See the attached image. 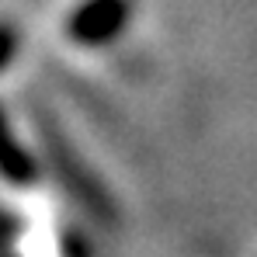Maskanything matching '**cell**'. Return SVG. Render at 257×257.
<instances>
[{
    "instance_id": "6da1fadb",
    "label": "cell",
    "mask_w": 257,
    "mask_h": 257,
    "mask_svg": "<svg viewBox=\"0 0 257 257\" xmlns=\"http://www.w3.org/2000/svg\"><path fill=\"white\" fill-rule=\"evenodd\" d=\"M136 0H80L63 21V35L80 49H104L118 42L132 25Z\"/></svg>"
},
{
    "instance_id": "7a4b0ae2",
    "label": "cell",
    "mask_w": 257,
    "mask_h": 257,
    "mask_svg": "<svg viewBox=\"0 0 257 257\" xmlns=\"http://www.w3.org/2000/svg\"><path fill=\"white\" fill-rule=\"evenodd\" d=\"M42 177V164L39 157L32 153V146L18 136V128L11 125L4 104H0V181L11 184V188H35Z\"/></svg>"
},
{
    "instance_id": "3957f363",
    "label": "cell",
    "mask_w": 257,
    "mask_h": 257,
    "mask_svg": "<svg viewBox=\"0 0 257 257\" xmlns=\"http://www.w3.org/2000/svg\"><path fill=\"white\" fill-rule=\"evenodd\" d=\"M18 52H21V32H18V25L0 18V73L7 66H14Z\"/></svg>"
},
{
    "instance_id": "277c9868",
    "label": "cell",
    "mask_w": 257,
    "mask_h": 257,
    "mask_svg": "<svg viewBox=\"0 0 257 257\" xmlns=\"http://www.w3.org/2000/svg\"><path fill=\"white\" fill-rule=\"evenodd\" d=\"M59 250H63V257H90L84 236H80L77 229H63V233H59Z\"/></svg>"
}]
</instances>
